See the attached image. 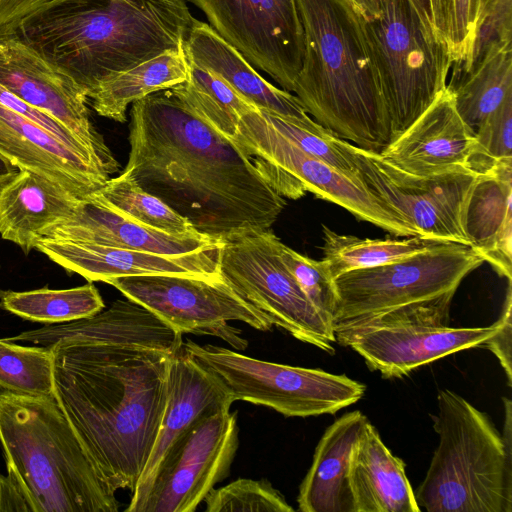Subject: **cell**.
<instances>
[{
    "mask_svg": "<svg viewBox=\"0 0 512 512\" xmlns=\"http://www.w3.org/2000/svg\"><path fill=\"white\" fill-rule=\"evenodd\" d=\"M121 174L218 242L270 230L286 200L231 140L171 89L132 104Z\"/></svg>",
    "mask_w": 512,
    "mask_h": 512,
    "instance_id": "1",
    "label": "cell"
},
{
    "mask_svg": "<svg viewBox=\"0 0 512 512\" xmlns=\"http://www.w3.org/2000/svg\"><path fill=\"white\" fill-rule=\"evenodd\" d=\"M49 348L53 396L108 484L132 493L158 435L174 353L73 340Z\"/></svg>",
    "mask_w": 512,
    "mask_h": 512,
    "instance_id": "2",
    "label": "cell"
},
{
    "mask_svg": "<svg viewBox=\"0 0 512 512\" xmlns=\"http://www.w3.org/2000/svg\"><path fill=\"white\" fill-rule=\"evenodd\" d=\"M185 0H88L37 19L18 35L87 94L106 79L180 49L193 23Z\"/></svg>",
    "mask_w": 512,
    "mask_h": 512,
    "instance_id": "3",
    "label": "cell"
},
{
    "mask_svg": "<svg viewBox=\"0 0 512 512\" xmlns=\"http://www.w3.org/2000/svg\"><path fill=\"white\" fill-rule=\"evenodd\" d=\"M304 35L293 92L314 121L376 154L392 142L390 118L347 0H295Z\"/></svg>",
    "mask_w": 512,
    "mask_h": 512,
    "instance_id": "4",
    "label": "cell"
},
{
    "mask_svg": "<svg viewBox=\"0 0 512 512\" xmlns=\"http://www.w3.org/2000/svg\"><path fill=\"white\" fill-rule=\"evenodd\" d=\"M0 448L30 512H117L108 484L53 395L0 390Z\"/></svg>",
    "mask_w": 512,
    "mask_h": 512,
    "instance_id": "5",
    "label": "cell"
},
{
    "mask_svg": "<svg viewBox=\"0 0 512 512\" xmlns=\"http://www.w3.org/2000/svg\"><path fill=\"white\" fill-rule=\"evenodd\" d=\"M471 246L439 242L387 264L356 269L334 278L332 316L336 344L380 327L446 326L462 280L483 264Z\"/></svg>",
    "mask_w": 512,
    "mask_h": 512,
    "instance_id": "6",
    "label": "cell"
},
{
    "mask_svg": "<svg viewBox=\"0 0 512 512\" xmlns=\"http://www.w3.org/2000/svg\"><path fill=\"white\" fill-rule=\"evenodd\" d=\"M503 435L489 415L443 389L431 415L438 445L415 493L421 511L511 512V401Z\"/></svg>",
    "mask_w": 512,
    "mask_h": 512,
    "instance_id": "7",
    "label": "cell"
},
{
    "mask_svg": "<svg viewBox=\"0 0 512 512\" xmlns=\"http://www.w3.org/2000/svg\"><path fill=\"white\" fill-rule=\"evenodd\" d=\"M351 7L394 140L447 88L452 60L407 0H357Z\"/></svg>",
    "mask_w": 512,
    "mask_h": 512,
    "instance_id": "8",
    "label": "cell"
},
{
    "mask_svg": "<svg viewBox=\"0 0 512 512\" xmlns=\"http://www.w3.org/2000/svg\"><path fill=\"white\" fill-rule=\"evenodd\" d=\"M231 141L282 197L296 200L312 192L395 236H418L360 179L301 151L269 123L259 108L242 115Z\"/></svg>",
    "mask_w": 512,
    "mask_h": 512,
    "instance_id": "9",
    "label": "cell"
},
{
    "mask_svg": "<svg viewBox=\"0 0 512 512\" xmlns=\"http://www.w3.org/2000/svg\"><path fill=\"white\" fill-rule=\"evenodd\" d=\"M183 347L220 380L234 401L264 405L288 417L335 414L366 391L363 383L344 374L259 360L192 340Z\"/></svg>",
    "mask_w": 512,
    "mask_h": 512,
    "instance_id": "10",
    "label": "cell"
},
{
    "mask_svg": "<svg viewBox=\"0 0 512 512\" xmlns=\"http://www.w3.org/2000/svg\"><path fill=\"white\" fill-rule=\"evenodd\" d=\"M364 186L418 237L470 246L466 211L479 173L460 168L420 176L402 171L380 154L340 139Z\"/></svg>",
    "mask_w": 512,
    "mask_h": 512,
    "instance_id": "11",
    "label": "cell"
},
{
    "mask_svg": "<svg viewBox=\"0 0 512 512\" xmlns=\"http://www.w3.org/2000/svg\"><path fill=\"white\" fill-rule=\"evenodd\" d=\"M281 240L270 230L224 242L220 274L247 302L294 338L333 355L331 323L306 297L280 255Z\"/></svg>",
    "mask_w": 512,
    "mask_h": 512,
    "instance_id": "12",
    "label": "cell"
},
{
    "mask_svg": "<svg viewBox=\"0 0 512 512\" xmlns=\"http://www.w3.org/2000/svg\"><path fill=\"white\" fill-rule=\"evenodd\" d=\"M106 283L178 333L215 336L237 350L246 349L248 342L230 321L260 331H270L273 326L269 316L242 298L223 278L154 274L111 278Z\"/></svg>",
    "mask_w": 512,
    "mask_h": 512,
    "instance_id": "13",
    "label": "cell"
},
{
    "mask_svg": "<svg viewBox=\"0 0 512 512\" xmlns=\"http://www.w3.org/2000/svg\"><path fill=\"white\" fill-rule=\"evenodd\" d=\"M253 67L293 92L304 35L295 0H190Z\"/></svg>",
    "mask_w": 512,
    "mask_h": 512,
    "instance_id": "14",
    "label": "cell"
},
{
    "mask_svg": "<svg viewBox=\"0 0 512 512\" xmlns=\"http://www.w3.org/2000/svg\"><path fill=\"white\" fill-rule=\"evenodd\" d=\"M237 413L203 417L169 449L138 512H193L230 472L238 449Z\"/></svg>",
    "mask_w": 512,
    "mask_h": 512,
    "instance_id": "15",
    "label": "cell"
},
{
    "mask_svg": "<svg viewBox=\"0 0 512 512\" xmlns=\"http://www.w3.org/2000/svg\"><path fill=\"white\" fill-rule=\"evenodd\" d=\"M0 85L58 120L113 173L118 172V161L91 121L85 91L67 71L18 36L0 39Z\"/></svg>",
    "mask_w": 512,
    "mask_h": 512,
    "instance_id": "16",
    "label": "cell"
},
{
    "mask_svg": "<svg viewBox=\"0 0 512 512\" xmlns=\"http://www.w3.org/2000/svg\"><path fill=\"white\" fill-rule=\"evenodd\" d=\"M233 402L220 380L195 361L182 344L170 359L167 403L153 450L125 511H139L173 444L200 419L230 410Z\"/></svg>",
    "mask_w": 512,
    "mask_h": 512,
    "instance_id": "17",
    "label": "cell"
},
{
    "mask_svg": "<svg viewBox=\"0 0 512 512\" xmlns=\"http://www.w3.org/2000/svg\"><path fill=\"white\" fill-rule=\"evenodd\" d=\"M222 244L181 255H165L112 246L42 238L35 249L69 273L89 282L111 278L173 274L210 280L221 279Z\"/></svg>",
    "mask_w": 512,
    "mask_h": 512,
    "instance_id": "18",
    "label": "cell"
},
{
    "mask_svg": "<svg viewBox=\"0 0 512 512\" xmlns=\"http://www.w3.org/2000/svg\"><path fill=\"white\" fill-rule=\"evenodd\" d=\"M399 326L370 328L352 335L351 347L382 378H401L445 356L483 346L500 327Z\"/></svg>",
    "mask_w": 512,
    "mask_h": 512,
    "instance_id": "19",
    "label": "cell"
},
{
    "mask_svg": "<svg viewBox=\"0 0 512 512\" xmlns=\"http://www.w3.org/2000/svg\"><path fill=\"white\" fill-rule=\"evenodd\" d=\"M0 154L86 200L109 179L104 170L30 120L0 105Z\"/></svg>",
    "mask_w": 512,
    "mask_h": 512,
    "instance_id": "20",
    "label": "cell"
},
{
    "mask_svg": "<svg viewBox=\"0 0 512 512\" xmlns=\"http://www.w3.org/2000/svg\"><path fill=\"white\" fill-rule=\"evenodd\" d=\"M474 134L446 88L429 108L380 154L396 168L420 176L469 168Z\"/></svg>",
    "mask_w": 512,
    "mask_h": 512,
    "instance_id": "21",
    "label": "cell"
},
{
    "mask_svg": "<svg viewBox=\"0 0 512 512\" xmlns=\"http://www.w3.org/2000/svg\"><path fill=\"white\" fill-rule=\"evenodd\" d=\"M50 347L61 340L94 343L140 344L175 353L183 344L182 334L147 308L130 299H118L107 309L77 321L47 324L7 338Z\"/></svg>",
    "mask_w": 512,
    "mask_h": 512,
    "instance_id": "22",
    "label": "cell"
},
{
    "mask_svg": "<svg viewBox=\"0 0 512 512\" xmlns=\"http://www.w3.org/2000/svg\"><path fill=\"white\" fill-rule=\"evenodd\" d=\"M42 238L165 255H181L222 244L201 233L173 235L148 228L120 215L92 197L81 200L72 216L48 228Z\"/></svg>",
    "mask_w": 512,
    "mask_h": 512,
    "instance_id": "23",
    "label": "cell"
},
{
    "mask_svg": "<svg viewBox=\"0 0 512 512\" xmlns=\"http://www.w3.org/2000/svg\"><path fill=\"white\" fill-rule=\"evenodd\" d=\"M183 49L188 61L222 78L257 108L305 123L314 121L295 95L260 76L210 25L194 19L183 41Z\"/></svg>",
    "mask_w": 512,
    "mask_h": 512,
    "instance_id": "24",
    "label": "cell"
},
{
    "mask_svg": "<svg viewBox=\"0 0 512 512\" xmlns=\"http://www.w3.org/2000/svg\"><path fill=\"white\" fill-rule=\"evenodd\" d=\"M368 418L359 410L337 418L320 438L297 497L302 512H354L349 484L353 447Z\"/></svg>",
    "mask_w": 512,
    "mask_h": 512,
    "instance_id": "25",
    "label": "cell"
},
{
    "mask_svg": "<svg viewBox=\"0 0 512 512\" xmlns=\"http://www.w3.org/2000/svg\"><path fill=\"white\" fill-rule=\"evenodd\" d=\"M81 200L26 170L0 185V234L28 254L43 233L74 213Z\"/></svg>",
    "mask_w": 512,
    "mask_h": 512,
    "instance_id": "26",
    "label": "cell"
},
{
    "mask_svg": "<svg viewBox=\"0 0 512 512\" xmlns=\"http://www.w3.org/2000/svg\"><path fill=\"white\" fill-rule=\"evenodd\" d=\"M405 467L368 420L350 458L354 512H420Z\"/></svg>",
    "mask_w": 512,
    "mask_h": 512,
    "instance_id": "27",
    "label": "cell"
},
{
    "mask_svg": "<svg viewBox=\"0 0 512 512\" xmlns=\"http://www.w3.org/2000/svg\"><path fill=\"white\" fill-rule=\"evenodd\" d=\"M470 246L500 276L512 279V158L479 174L466 211Z\"/></svg>",
    "mask_w": 512,
    "mask_h": 512,
    "instance_id": "28",
    "label": "cell"
},
{
    "mask_svg": "<svg viewBox=\"0 0 512 512\" xmlns=\"http://www.w3.org/2000/svg\"><path fill=\"white\" fill-rule=\"evenodd\" d=\"M447 88L473 134L481 122L512 93L511 40H494L473 58L467 70L453 72Z\"/></svg>",
    "mask_w": 512,
    "mask_h": 512,
    "instance_id": "29",
    "label": "cell"
},
{
    "mask_svg": "<svg viewBox=\"0 0 512 512\" xmlns=\"http://www.w3.org/2000/svg\"><path fill=\"white\" fill-rule=\"evenodd\" d=\"M189 63L183 47L170 49L97 85L89 94L93 109L119 123L130 104L185 82Z\"/></svg>",
    "mask_w": 512,
    "mask_h": 512,
    "instance_id": "30",
    "label": "cell"
},
{
    "mask_svg": "<svg viewBox=\"0 0 512 512\" xmlns=\"http://www.w3.org/2000/svg\"><path fill=\"white\" fill-rule=\"evenodd\" d=\"M0 308L29 321L52 325L93 316L105 304L98 289L89 282L68 289L0 290Z\"/></svg>",
    "mask_w": 512,
    "mask_h": 512,
    "instance_id": "31",
    "label": "cell"
},
{
    "mask_svg": "<svg viewBox=\"0 0 512 512\" xmlns=\"http://www.w3.org/2000/svg\"><path fill=\"white\" fill-rule=\"evenodd\" d=\"M188 63V79L171 91L217 133L231 140L242 115L257 107L216 74Z\"/></svg>",
    "mask_w": 512,
    "mask_h": 512,
    "instance_id": "32",
    "label": "cell"
},
{
    "mask_svg": "<svg viewBox=\"0 0 512 512\" xmlns=\"http://www.w3.org/2000/svg\"><path fill=\"white\" fill-rule=\"evenodd\" d=\"M323 261L333 278L348 271L375 267L421 252L439 242L418 236L369 239L338 234L323 226Z\"/></svg>",
    "mask_w": 512,
    "mask_h": 512,
    "instance_id": "33",
    "label": "cell"
},
{
    "mask_svg": "<svg viewBox=\"0 0 512 512\" xmlns=\"http://www.w3.org/2000/svg\"><path fill=\"white\" fill-rule=\"evenodd\" d=\"M90 197L148 228L173 235L199 233L186 218L123 174L110 178Z\"/></svg>",
    "mask_w": 512,
    "mask_h": 512,
    "instance_id": "34",
    "label": "cell"
},
{
    "mask_svg": "<svg viewBox=\"0 0 512 512\" xmlns=\"http://www.w3.org/2000/svg\"><path fill=\"white\" fill-rule=\"evenodd\" d=\"M0 388L22 394L53 395L51 349L0 340Z\"/></svg>",
    "mask_w": 512,
    "mask_h": 512,
    "instance_id": "35",
    "label": "cell"
},
{
    "mask_svg": "<svg viewBox=\"0 0 512 512\" xmlns=\"http://www.w3.org/2000/svg\"><path fill=\"white\" fill-rule=\"evenodd\" d=\"M261 111L269 123L301 151L333 166L350 177L359 179L353 160L340 145V138L317 122L305 123L264 110Z\"/></svg>",
    "mask_w": 512,
    "mask_h": 512,
    "instance_id": "36",
    "label": "cell"
},
{
    "mask_svg": "<svg viewBox=\"0 0 512 512\" xmlns=\"http://www.w3.org/2000/svg\"><path fill=\"white\" fill-rule=\"evenodd\" d=\"M206 512H292L294 508L267 480L239 478L205 497Z\"/></svg>",
    "mask_w": 512,
    "mask_h": 512,
    "instance_id": "37",
    "label": "cell"
},
{
    "mask_svg": "<svg viewBox=\"0 0 512 512\" xmlns=\"http://www.w3.org/2000/svg\"><path fill=\"white\" fill-rule=\"evenodd\" d=\"M507 158H512V93L486 116L474 133L469 167L482 174Z\"/></svg>",
    "mask_w": 512,
    "mask_h": 512,
    "instance_id": "38",
    "label": "cell"
},
{
    "mask_svg": "<svg viewBox=\"0 0 512 512\" xmlns=\"http://www.w3.org/2000/svg\"><path fill=\"white\" fill-rule=\"evenodd\" d=\"M280 255L306 297L331 323L338 296L334 278L325 262L301 255L282 242L280 243Z\"/></svg>",
    "mask_w": 512,
    "mask_h": 512,
    "instance_id": "39",
    "label": "cell"
},
{
    "mask_svg": "<svg viewBox=\"0 0 512 512\" xmlns=\"http://www.w3.org/2000/svg\"><path fill=\"white\" fill-rule=\"evenodd\" d=\"M451 59L454 72L467 70L482 21L481 0H453Z\"/></svg>",
    "mask_w": 512,
    "mask_h": 512,
    "instance_id": "40",
    "label": "cell"
},
{
    "mask_svg": "<svg viewBox=\"0 0 512 512\" xmlns=\"http://www.w3.org/2000/svg\"><path fill=\"white\" fill-rule=\"evenodd\" d=\"M0 105L37 124L69 148L81 153L108 175L114 174L86 145L66 126L44 111L30 105L0 85Z\"/></svg>",
    "mask_w": 512,
    "mask_h": 512,
    "instance_id": "41",
    "label": "cell"
},
{
    "mask_svg": "<svg viewBox=\"0 0 512 512\" xmlns=\"http://www.w3.org/2000/svg\"><path fill=\"white\" fill-rule=\"evenodd\" d=\"M88 0H0V39L16 36L37 19L55 10Z\"/></svg>",
    "mask_w": 512,
    "mask_h": 512,
    "instance_id": "42",
    "label": "cell"
},
{
    "mask_svg": "<svg viewBox=\"0 0 512 512\" xmlns=\"http://www.w3.org/2000/svg\"><path fill=\"white\" fill-rule=\"evenodd\" d=\"M407 2L426 31L449 52L451 57L453 0H407Z\"/></svg>",
    "mask_w": 512,
    "mask_h": 512,
    "instance_id": "43",
    "label": "cell"
},
{
    "mask_svg": "<svg viewBox=\"0 0 512 512\" xmlns=\"http://www.w3.org/2000/svg\"><path fill=\"white\" fill-rule=\"evenodd\" d=\"M481 1L482 21L475 42L473 58L491 41L512 40V0Z\"/></svg>",
    "mask_w": 512,
    "mask_h": 512,
    "instance_id": "44",
    "label": "cell"
},
{
    "mask_svg": "<svg viewBox=\"0 0 512 512\" xmlns=\"http://www.w3.org/2000/svg\"><path fill=\"white\" fill-rule=\"evenodd\" d=\"M512 290L511 282H508L507 294L503 305L500 319V327L497 332L491 336L483 346L488 348L498 359L500 365L506 373L508 385L512 384L511 368V343H512Z\"/></svg>",
    "mask_w": 512,
    "mask_h": 512,
    "instance_id": "45",
    "label": "cell"
},
{
    "mask_svg": "<svg viewBox=\"0 0 512 512\" xmlns=\"http://www.w3.org/2000/svg\"><path fill=\"white\" fill-rule=\"evenodd\" d=\"M2 511L30 512V507L16 484L8 476L0 474V512Z\"/></svg>",
    "mask_w": 512,
    "mask_h": 512,
    "instance_id": "46",
    "label": "cell"
},
{
    "mask_svg": "<svg viewBox=\"0 0 512 512\" xmlns=\"http://www.w3.org/2000/svg\"><path fill=\"white\" fill-rule=\"evenodd\" d=\"M18 170L19 169L15 165L0 154V185L12 178Z\"/></svg>",
    "mask_w": 512,
    "mask_h": 512,
    "instance_id": "47",
    "label": "cell"
},
{
    "mask_svg": "<svg viewBox=\"0 0 512 512\" xmlns=\"http://www.w3.org/2000/svg\"><path fill=\"white\" fill-rule=\"evenodd\" d=\"M347 1L350 3V5H354L357 0H347Z\"/></svg>",
    "mask_w": 512,
    "mask_h": 512,
    "instance_id": "48",
    "label": "cell"
}]
</instances>
